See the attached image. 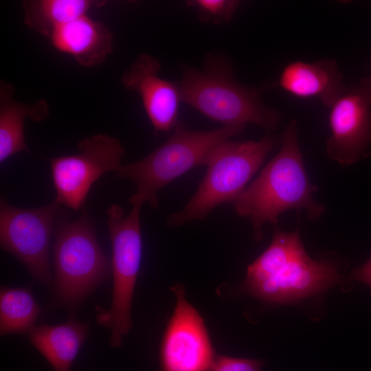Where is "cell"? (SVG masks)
Segmentation results:
<instances>
[{"label":"cell","instance_id":"cell-1","mask_svg":"<svg viewBox=\"0 0 371 371\" xmlns=\"http://www.w3.org/2000/svg\"><path fill=\"white\" fill-rule=\"evenodd\" d=\"M281 141L279 152L233 203L236 213L251 222L256 240L263 238L264 225L276 224L286 211H304L315 221L326 210L313 198L318 187L308 177L294 119L281 133Z\"/></svg>","mask_w":371,"mask_h":371},{"label":"cell","instance_id":"cell-2","mask_svg":"<svg viewBox=\"0 0 371 371\" xmlns=\"http://www.w3.org/2000/svg\"><path fill=\"white\" fill-rule=\"evenodd\" d=\"M178 85L181 102L223 126L253 124L271 131L281 121L280 113L263 102L262 90L237 82L222 56L209 54L202 69L184 66Z\"/></svg>","mask_w":371,"mask_h":371},{"label":"cell","instance_id":"cell-3","mask_svg":"<svg viewBox=\"0 0 371 371\" xmlns=\"http://www.w3.org/2000/svg\"><path fill=\"white\" fill-rule=\"evenodd\" d=\"M245 126H223L207 131H196L179 122L172 135L160 146L135 162L122 165L117 177L136 186L129 198L133 204L158 205L161 188L188 170L206 166L212 151L221 143L241 133Z\"/></svg>","mask_w":371,"mask_h":371},{"label":"cell","instance_id":"cell-4","mask_svg":"<svg viewBox=\"0 0 371 371\" xmlns=\"http://www.w3.org/2000/svg\"><path fill=\"white\" fill-rule=\"evenodd\" d=\"M52 247V303L74 312L112 274L111 261L102 250L87 212L71 221L62 212Z\"/></svg>","mask_w":371,"mask_h":371},{"label":"cell","instance_id":"cell-5","mask_svg":"<svg viewBox=\"0 0 371 371\" xmlns=\"http://www.w3.org/2000/svg\"><path fill=\"white\" fill-rule=\"evenodd\" d=\"M276 143L268 135L259 141L229 139L219 144L209 157L207 171L196 191L182 210L168 217L167 225L178 227L203 220L221 204L234 203Z\"/></svg>","mask_w":371,"mask_h":371},{"label":"cell","instance_id":"cell-6","mask_svg":"<svg viewBox=\"0 0 371 371\" xmlns=\"http://www.w3.org/2000/svg\"><path fill=\"white\" fill-rule=\"evenodd\" d=\"M142 205L133 204L128 214L117 205L107 211V226L112 247L113 291L109 309L98 307L97 322L111 330L112 347L122 346L132 328L131 312L142 259L140 212Z\"/></svg>","mask_w":371,"mask_h":371},{"label":"cell","instance_id":"cell-7","mask_svg":"<svg viewBox=\"0 0 371 371\" xmlns=\"http://www.w3.org/2000/svg\"><path fill=\"white\" fill-rule=\"evenodd\" d=\"M54 199L39 207L21 208L0 202L1 248L19 259L34 279L45 286H53L50 269L51 236L62 213Z\"/></svg>","mask_w":371,"mask_h":371},{"label":"cell","instance_id":"cell-8","mask_svg":"<svg viewBox=\"0 0 371 371\" xmlns=\"http://www.w3.org/2000/svg\"><path fill=\"white\" fill-rule=\"evenodd\" d=\"M78 146V154L49 159L55 200L73 210L84 206L92 184L102 175L120 168L124 154L120 142L105 134L86 137Z\"/></svg>","mask_w":371,"mask_h":371},{"label":"cell","instance_id":"cell-9","mask_svg":"<svg viewBox=\"0 0 371 371\" xmlns=\"http://www.w3.org/2000/svg\"><path fill=\"white\" fill-rule=\"evenodd\" d=\"M328 157L342 166L369 157L371 146V78L347 87L329 107Z\"/></svg>","mask_w":371,"mask_h":371},{"label":"cell","instance_id":"cell-10","mask_svg":"<svg viewBox=\"0 0 371 371\" xmlns=\"http://www.w3.org/2000/svg\"><path fill=\"white\" fill-rule=\"evenodd\" d=\"M170 289L176 304L161 344V371H205L216 355L204 320L188 302L183 284Z\"/></svg>","mask_w":371,"mask_h":371},{"label":"cell","instance_id":"cell-11","mask_svg":"<svg viewBox=\"0 0 371 371\" xmlns=\"http://www.w3.org/2000/svg\"><path fill=\"white\" fill-rule=\"evenodd\" d=\"M340 280L333 262L314 260L306 253L268 278L240 289L267 302L284 304L323 291Z\"/></svg>","mask_w":371,"mask_h":371},{"label":"cell","instance_id":"cell-12","mask_svg":"<svg viewBox=\"0 0 371 371\" xmlns=\"http://www.w3.org/2000/svg\"><path fill=\"white\" fill-rule=\"evenodd\" d=\"M161 65L155 57L142 53L122 76L125 89L141 98L148 119L157 132L173 131L181 102L178 82L159 76Z\"/></svg>","mask_w":371,"mask_h":371},{"label":"cell","instance_id":"cell-13","mask_svg":"<svg viewBox=\"0 0 371 371\" xmlns=\"http://www.w3.org/2000/svg\"><path fill=\"white\" fill-rule=\"evenodd\" d=\"M278 85L295 98L318 99L328 108L347 87L337 63L329 58L289 63L280 72Z\"/></svg>","mask_w":371,"mask_h":371},{"label":"cell","instance_id":"cell-14","mask_svg":"<svg viewBox=\"0 0 371 371\" xmlns=\"http://www.w3.org/2000/svg\"><path fill=\"white\" fill-rule=\"evenodd\" d=\"M48 38L54 49L86 67L102 63L113 49L109 29L87 14L58 27Z\"/></svg>","mask_w":371,"mask_h":371},{"label":"cell","instance_id":"cell-15","mask_svg":"<svg viewBox=\"0 0 371 371\" xmlns=\"http://www.w3.org/2000/svg\"><path fill=\"white\" fill-rule=\"evenodd\" d=\"M14 87L1 80L0 85V162L12 155L30 153L25 142V120H46L49 115L47 102L39 99L32 104H23L12 98Z\"/></svg>","mask_w":371,"mask_h":371},{"label":"cell","instance_id":"cell-16","mask_svg":"<svg viewBox=\"0 0 371 371\" xmlns=\"http://www.w3.org/2000/svg\"><path fill=\"white\" fill-rule=\"evenodd\" d=\"M89 324L73 319L34 327L28 338L54 371H70L89 333Z\"/></svg>","mask_w":371,"mask_h":371},{"label":"cell","instance_id":"cell-17","mask_svg":"<svg viewBox=\"0 0 371 371\" xmlns=\"http://www.w3.org/2000/svg\"><path fill=\"white\" fill-rule=\"evenodd\" d=\"M104 3L93 0H25L22 2L23 21L32 30L49 38L58 27Z\"/></svg>","mask_w":371,"mask_h":371},{"label":"cell","instance_id":"cell-18","mask_svg":"<svg viewBox=\"0 0 371 371\" xmlns=\"http://www.w3.org/2000/svg\"><path fill=\"white\" fill-rule=\"evenodd\" d=\"M306 253L299 226L290 232L276 228L268 248L248 266L245 280L240 288L268 278Z\"/></svg>","mask_w":371,"mask_h":371},{"label":"cell","instance_id":"cell-19","mask_svg":"<svg viewBox=\"0 0 371 371\" xmlns=\"http://www.w3.org/2000/svg\"><path fill=\"white\" fill-rule=\"evenodd\" d=\"M41 308L30 286L0 290V334H28L35 324Z\"/></svg>","mask_w":371,"mask_h":371},{"label":"cell","instance_id":"cell-20","mask_svg":"<svg viewBox=\"0 0 371 371\" xmlns=\"http://www.w3.org/2000/svg\"><path fill=\"white\" fill-rule=\"evenodd\" d=\"M187 4L194 8L199 19L214 24L229 21L238 9L240 1L236 0H191Z\"/></svg>","mask_w":371,"mask_h":371},{"label":"cell","instance_id":"cell-21","mask_svg":"<svg viewBox=\"0 0 371 371\" xmlns=\"http://www.w3.org/2000/svg\"><path fill=\"white\" fill-rule=\"evenodd\" d=\"M263 364L259 359L216 355L205 371H261Z\"/></svg>","mask_w":371,"mask_h":371},{"label":"cell","instance_id":"cell-22","mask_svg":"<svg viewBox=\"0 0 371 371\" xmlns=\"http://www.w3.org/2000/svg\"><path fill=\"white\" fill-rule=\"evenodd\" d=\"M349 278L363 282L371 287V257L364 264L355 268Z\"/></svg>","mask_w":371,"mask_h":371}]
</instances>
